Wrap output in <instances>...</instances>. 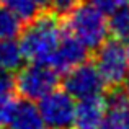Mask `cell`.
I'll list each match as a JSON object with an SVG mask.
<instances>
[{"label": "cell", "instance_id": "cell-1", "mask_svg": "<svg viewBox=\"0 0 129 129\" xmlns=\"http://www.w3.org/2000/svg\"><path fill=\"white\" fill-rule=\"evenodd\" d=\"M62 21L51 12L39 13L33 21L26 23L20 33V49L23 59L29 62L49 64L57 44L62 38Z\"/></svg>", "mask_w": 129, "mask_h": 129}, {"label": "cell", "instance_id": "cell-2", "mask_svg": "<svg viewBox=\"0 0 129 129\" xmlns=\"http://www.w3.org/2000/svg\"><path fill=\"white\" fill-rule=\"evenodd\" d=\"M67 33L75 36L87 49L95 51L108 39L106 13H103L93 3H80L66 20Z\"/></svg>", "mask_w": 129, "mask_h": 129}, {"label": "cell", "instance_id": "cell-3", "mask_svg": "<svg viewBox=\"0 0 129 129\" xmlns=\"http://www.w3.org/2000/svg\"><path fill=\"white\" fill-rule=\"evenodd\" d=\"M93 64L103 79L105 87L123 85L129 75V51L126 44L114 38L106 39L95 49Z\"/></svg>", "mask_w": 129, "mask_h": 129}, {"label": "cell", "instance_id": "cell-4", "mask_svg": "<svg viewBox=\"0 0 129 129\" xmlns=\"http://www.w3.org/2000/svg\"><path fill=\"white\" fill-rule=\"evenodd\" d=\"M16 93L23 100L38 101L44 95L52 91L59 83V72L41 62H29L28 66L20 67L15 75Z\"/></svg>", "mask_w": 129, "mask_h": 129}, {"label": "cell", "instance_id": "cell-5", "mask_svg": "<svg viewBox=\"0 0 129 129\" xmlns=\"http://www.w3.org/2000/svg\"><path fill=\"white\" fill-rule=\"evenodd\" d=\"M38 111L43 123L49 129H69L74 124L75 98L66 90H56L38 100Z\"/></svg>", "mask_w": 129, "mask_h": 129}, {"label": "cell", "instance_id": "cell-6", "mask_svg": "<svg viewBox=\"0 0 129 129\" xmlns=\"http://www.w3.org/2000/svg\"><path fill=\"white\" fill-rule=\"evenodd\" d=\"M62 87L72 98L82 100V98L100 95L105 88V82L98 74L95 64L83 62L74 67L72 70L66 72L62 80Z\"/></svg>", "mask_w": 129, "mask_h": 129}, {"label": "cell", "instance_id": "cell-7", "mask_svg": "<svg viewBox=\"0 0 129 129\" xmlns=\"http://www.w3.org/2000/svg\"><path fill=\"white\" fill-rule=\"evenodd\" d=\"M87 60H88V49L75 36L64 31L62 38H60L52 57H51L49 66L56 69L59 74H66L72 70L74 67L87 62Z\"/></svg>", "mask_w": 129, "mask_h": 129}, {"label": "cell", "instance_id": "cell-8", "mask_svg": "<svg viewBox=\"0 0 129 129\" xmlns=\"http://www.w3.org/2000/svg\"><path fill=\"white\" fill-rule=\"evenodd\" d=\"M108 111L106 96L95 95L79 100L75 103V114H74V129H101L103 119Z\"/></svg>", "mask_w": 129, "mask_h": 129}, {"label": "cell", "instance_id": "cell-9", "mask_svg": "<svg viewBox=\"0 0 129 129\" xmlns=\"http://www.w3.org/2000/svg\"><path fill=\"white\" fill-rule=\"evenodd\" d=\"M38 106L33 105L29 100H20L15 110L12 121L8 123V129H44Z\"/></svg>", "mask_w": 129, "mask_h": 129}, {"label": "cell", "instance_id": "cell-10", "mask_svg": "<svg viewBox=\"0 0 129 129\" xmlns=\"http://www.w3.org/2000/svg\"><path fill=\"white\" fill-rule=\"evenodd\" d=\"M23 64V54L15 39H0V72H15Z\"/></svg>", "mask_w": 129, "mask_h": 129}, {"label": "cell", "instance_id": "cell-11", "mask_svg": "<svg viewBox=\"0 0 129 129\" xmlns=\"http://www.w3.org/2000/svg\"><path fill=\"white\" fill-rule=\"evenodd\" d=\"M108 29L113 35L114 39L129 44V7L123 5L113 13H110L108 18Z\"/></svg>", "mask_w": 129, "mask_h": 129}, {"label": "cell", "instance_id": "cell-12", "mask_svg": "<svg viewBox=\"0 0 129 129\" xmlns=\"http://www.w3.org/2000/svg\"><path fill=\"white\" fill-rule=\"evenodd\" d=\"M0 3L25 25L33 21L39 15L41 8L36 0H0Z\"/></svg>", "mask_w": 129, "mask_h": 129}, {"label": "cell", "instance_id": "cell-13", "mask_svg": "<svg viewBox=\"0 0 129 129\" xmlns=\"http://www.w3.org/2000/svg\"><path fill=\"white\" fill-rule=\"evenodd\" d=\"M21 25L23 23L12 12L0 7V39H15L21 33Z\"/></svg>", "mask_w": 129, "mask_h": 129}, {"label": "cell", "instance_id": "cell-14", "mask_svg": "<svg viewBox=\"0 0 129 129\" xmlns=\"http://www.w3.org/2000/svg\"><path fill=\"white\" fill-rule=\"evenodd\" d=\"M101 129H129V105L121 108H108Z\"/></svg>", "mask_w": 129, "mask_h": 129}, {"label": "cell", "instance_id": "cell-15", "mask_svg": "<svg viewBox=\"0 0 129 129\" xmlns=\"http://www.w3.org/2000/svg\"><path fill=\"white\" fill-rule=\"evenodd\" d=\"M82 2L83 0H51L46 10L51 12L54 16H57L60 21H64Z\"/></svg>", "mask_w": 129, "mask_h": 129}, {"label": "cell", "instance_id": "cell-16", "mask_svg": "<svg viewBox=\"0 0 129 129\" xmlns=\"http://www.w3.org/2000/svg\"><path fill=\"white\" fill-rule=\"evenodd\" d=\"M18 101L20 100L15 95H0V127L8 126L18 106Z\"/></svg>", "mask_w": 129, "mask_h": 129}, {"label": "cell", "instance_id": "cell-17", "mask_svg": "<svg viewBox=\"0 0 129 129\" xmlns=\"http://www.w3.org/2000/svg\"><path fill=\"white\" fill-rule=\"evenodd\" d=\"M16 83L13 72H0V95H15Z\"/></svg>", "mask_w": 129, "mask_h": 129}, {"label": "cell", "instance_id": "cell-18", "mask_svg": "<svg viewBox=\"0 0 129 129\" xmlns=\"http://www.w3.org/2000/svg\"><path fill=\"white\" fill-rule=\"evenodd\" d=\"M90 3H93V5L96 7V8H100L103 13L110 15L114 10H118L119 7L126 5L127 0H90Z\"/></svg>", "mask_w": 129, "mask_h": 129}, {"label": "cell", "instance_id": "cell-19", "mask_svg": "<svg viewBox=\"0 0 129 129\" xmlns=\"http://www.w3.org/2000/svg\"><path fill=\"white\" fill-rule=\"evenodd\" d=\"M38 2V5L41 7V8H47V5L51 3V0H36Z\"/></svg>", "mask_w": 129, "mask_h": 129}, {"label": "cell", "instance_id": "cell-20", "mask_svg": "<svg viewBox=\"0 0 129 129\" xmlns=\"http://www.w3.org/2000/svg\"><path fill=\"white\" fill-rule=\"evenodd\" d=\"M124 87L129 90V75H127V79H126V82H124Z\"/></svg>", "mask_w": 129, "mask_h": 129}, {"label": "cell", "instance_id": "cell-21", "mask_svg": "<svg viewBox=\"0 0 129 129\" xmlns=\"http://www.w3.org/2000/svg\"><path fill=\"white\" fill-rule=\"evenodd\" d=\"M0 129H2V127H0Z\"/></svg>", "mask_w": 129, "mask_h": 129}, {"label": "cell", "instance_id": "cell-22", "mask_svg": "<svg viewBox=\"0 0 129 129\" xmlns=\"http://www.w3.org/2000/svg\"><path fill=\"white\" fill-rule=\"evenodd\" d=\"M127 51H129V49H127Z\"/></svg>", "mask_w": 129, "mask_h": 129}]
</instances>
